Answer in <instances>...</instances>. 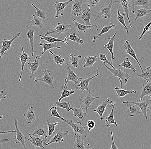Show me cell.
<instances>
[{
    "instance_id": "6da1fadb",
    "label": "cell",
    "mask_w": 151,
    "mask_h": 149,
    "mask_svg": "<svg viewBox=\"0 0 151 149\" xmlns=\"http://www.w3.org/2000/svg\"><path fill=\"white\" fill-rule=\"evenodd\" d=\"M104 66L112 73L114 77H117L119 78L121 84V88H122L123 86L126 85L128 79L131 77V75H129L127 73L124 72L120 68L116 69L109 68L106 66L105 63H104Z\"/></svg>"
},
{
    "instance_id": "7a4b0ae2",
    "label": "cell",
    "mask_w": 151,
    "mask_h": 149,
    "mask_svg": "<svg viewBox=\"0 0 151 149\" xmlns=\"http://www.w3.org/2000/svg\"><path fill=\"white\" fill-rule=\"evenodd\" d=\"M71 29V24H68V23H66V22L64 23H61L60 22H58L55 28L53 29L51 28L49 30V31L47 32V33L45 34V36L51 35H61L62 33H65Z\"/></svg>"
},
{
    "instance_id": "3957f363",
    "label": "cell",
    "mask_w": 151,
    "mask_h": 149,
    "mask_svg": "<svg viewBox=\"0 0 151 149\" xmlns=\"http://www.w3.org/2000/svg\"><path fill=\"white\" fill-rule=\"evenodd\" d=\"M122 103L126 104V112L124 114L128 117H137L142 114L140 108L135 104L128 101L123 102Z\"/></svg>"
},
{
    "instance_id": "277c9868",
    "label": "cell",
    "mask_w": 151,
    "mask_h": 149,
    "mask_svg": "<svg viewBox=\"0 0 151 149\" xmlns=\"http://www.w3.org/2000/svg\"><path fill=\"white\" fill-rule=\"evenodd\" d=\"M99 75V68H98L97 70V73L95 75H93L92 77H89L87 79L81 78L80 82L78 84L73 83V86L75 87L77 90H81L82 92L84 93L85 91H88V84L91 80L93 79L94 77H97Z\"/></svg>"
},
{
    "instance_id": "5b68a950",
    "label": "cell",
    "mask_w": 151,
    "mask_h": 149,
    "mask_svg": "<svg viewBox=\"0 0 151 149\" xmlns=\"http://www.w3.org/2000/svg\"><path fill=\"white\" fill-rule=\"evenodd\" d=\"M40 71L44 73V76L41 78L35 77V79H34V82L36 83L39 81L43 82L50 86L52 88L56 89V87L54 86L53 84L54 77L52 73H51L50 71L47 69H45L43 71L40 70Z\"/></svg>"
},
{
    "instance_id": "8992f818",
    "label": "cell",
    "mask_w": 151,
    "mask_h": 149,
    "mask_svg": "<svg viewBox=\"0 0 151 149\" xmlns=\"http://www.w3.org/2000/svg\"><path fill=\"white\" fill-rule=\"evenodd\" d=\"M113 0H111L109 4L107 5L102 6L101 7L100 12L98 13L97 17L94 19V21L100 18L109 19L112 16L111 12V7L113 4Z\"/></svg>"
},
{
    "instance_id": "52a82bcc",
    "label": "cell",
    "mask_w": 151,
    "mask_h": 149,
    "mask_svg": "<svg viewBox=\"0 0 151 149\" xmlns=\"http://www.w3.org/2000/svg\"><path fill=\"white\" fill-rule=\"evenodd\" d=\"M67 124L69 125L72 128L74 133L79 134L85 137H87L88 132L86 131V127L83 126L82 123L78 121L76 123L73 122L72 120L68 119Z\"/></svg>"
},
{
    "instance_id": "ba28073f",
    "label": "cell",
    "mask_w": 151,
    "mask_h": 149,
    "mask_svg": "<svg viewBox=\"0 0 151 149\" xmlns=\"http://www.w3.org/2000/svg\"><path fill=\"white\" fill-rule=\"evenodd\" d=\"M29 136L31 138L29 141H31L32 144L35 146L36 149L37 148V147H39L40 149H46V148L44 147L43 144L46 145L50 141V140L47 138L40 136H32L29 134Z\"/></svg>"
},
{
    "instance_id": "9c48e42d",
    "label": "cell",
    "mask_w": 151,
    "mask_h": 149,
    "mask_svg": "<svg viewBox=\"0 0 151 149\" xmlns=\"http://www.w3.org/2000/svg\"><path fill=\"white\" fill-rule=\"evenodd\" d=\"M14 124H15V129H16V135L14 136V141L16 142V144H18L19 143H21L23 146L24 149H27L28 148L26 147L25 144V140H30V139H28L27 137H25L22 132L20 131L18 126V121L17 119H14Z\"/></svg>"
},
{
    "instance_id": "30bf717a",
    "label": "cell",
    "mask_w": 151,
    "mask_h": 149,
    "mask_svg": "<svg viewBox=\"0 0 151 149\" xmlns=\"http://www.w3.org/2000/svg\"><path fill=\"white\" fill-rule=\"evenodd\" d=\"M20 35V33L17 32L13 36V37L10 40H8L6 39H4L1 45V49L0 50V58H1L4 55L6 54L5 53L6 52H7V51L9 50L11 48V45L13 41L16 39L18 38Z\"/></svg>"
},
{
    "instance_id": "8fae6325",
    "label": "cell",
    "mask_w": 151,
    "mask_h": 149,
    "mask_svg": "<svg viewBox=\"0 0 151 149\" xmlns=\"http://www.w3.org/2000/svg\"><path fill=\"white\" fill-rule=\"evenodd\" d=\"M99 96L98 97H93L91 96V91L90 90H88V92L86 96L84 97H81L78 98V100L82 102L84 105V109L85 111V115L86 116L87 113V110L89 108L90 105L91 104L92 102L97 99H100Z\"/></svg>"
},
{
    "instance_id": "7c38bea8",
    "label": "cell",
    "mask_w": 151,
    "mask_h": 149,
    "mask_svg": "<svg viewBox=\"0 0 151 149\" xmlns=\"http://www.w3.org/2000/svg\"><path fill=\"white\" fill-rule=\"evenodd\" d=\"M66 65L67 66L68 68V75L67 77L65 79V84H64V87H65L67 86V83L69 81H73L74 82V83L78 84L80 82L81 78L78 77L74 72L71 69L69 66L68 63H66Z\"/></svg>"
},
{
    "instance_id": "4fadbf2b",
    "label": "cell",
    "mask_w": 151,
    "mask_h": 149,
    "mask_svg": "<svg viewBox=\"0 0 151 149\" xmlns=\"http://www.w3.org/2000/svg\"><path fill=\"white\" fill-rule=\"evenodd\" d=\"M73 0H68L67 1L64 2H59L58 1H55V4H54L53 6L55 8L56 10V13L54 18H57L59 16H62L64 15V10L65 8L71 2H72Z\"/></svg>"
},
{
    "instance_id": "5bb4252c",
    "label": "cell",
    "mask_w": 151,
    "mask_h": 149,
    "mask_svg": "<svg viewBox=\"0 0 151 149\" xmlns=\"http://www.w3.org/2000/svg\"><path fill=\"white\" fill-rule=\"evenodd\" d=\"M133 103L135 104L138 106L143 114V117L147 120H149L148 117H147V112L148 111V108L151 104V99L144 100L143 101H141L140 102L131 101Z\"/></svg>"
},
{
    "instance_id": "9a60e30c",
    "label": "cell",
    "mask_w": 151,
    "mask_h": 149,
    "mask_svg": "<svg viewBox=\"0 0 151 149\" xmlns=\"http://www.w3.org/2000/svg\"><path fill=\"white\" fill-rule=\"evenodd\" d=\"M85 0H73L72 5L71 13V15L78 17L82 14V5Z\"/></svg>"
},
{
    "instance_id": "2e32d148",
    "label": "cell",
    "mask_w": 151,
    "mask_h": 149,
    "mask_svg": "<svg viewBox=\"0 0 151 149\" xmlns=\"http://www.w3.org/2000/svg\"><path fill=\"white\" fill-rule=\"evenodd\" d=\"M112 103L113 101H112L110 100L109 99H107L104 101L100 104L99 106L97 107V108L94 110V112H96L99 114L101 120H103L104 119L103 115L105 111H108L106 110V106L107 105H109L110 107L112 106Z\"/></svg>"
},
{
    "instance_id": "e0dca14e",
    "label": "cell",
    "mask_w": 151,
    "mask_h": 149,
    "mask_svg": "<svg viewBox=\"0 0 151 149\" xmlns=\"http://www.w3.org/2000/svg\"><path fill=\"white\" fill-rule=\"evenodd\" d=\"M82 20L88 26H90L92 24L90 23V20L91 17L93 16H96L97 15H91V10L90 6L89 5H86L84 10L82 11V14L80 15Z\"/></svg>"
},
{
    "instance_id": "ac0fdd59",
    "label": "cell",
    "mask_w": 151,
    "mask_h": 149,
    "mask_svg": "<svg viewBox=\"0 0 151 149\" xmlns=\"http://www.w3.org/2000/svg\"><path fill=\"white\" fill-rule=\"evenodd\" d=\"M73 23L74 24V27H75L76 32L79 34L83 33H85L86 31L88 29H89L90 31L91 30L93 27H96L97 29V31H99L98 26L96 24H94L90 26H88V25H84L83 24H81L76 21V20L74 19L73 20Z\"/></svg>"
},
{
    "instance_id": "d6986e66",
    "label": "cell",
    "mask_w": 151,
    "mask_h": 149,
    "mask_svg": "<svg viewBox=\"0 0 151 149\" xmlns=\"http://www.w3.org/2000/svg\"><path fill=\"white\" fill-rule=\"evenodd\" d=\"M41 55H37L34 63L28 62V68L31 71V74L29 75V79L32 78L34 76L35 73L38 70L39 66L40 60L41 58Z\"/></svg>"
},
{
    "instance_id": "ffe728a7",
    "label": "cell",
    "mask_w": 151,
    "mask_h": 149,
    "mask_svg": "<svg viewBox=\"0 0 151 149\" xmlns=\"http://www.w3.org/2000/svg\"><path fill=\"white\" fill-rule=\"evenodd\" d=\"M22 53L21 54H20L19 56L22 65L21 72L19 78V82L21 81L22 77L23 75L24 68L25 63L29 61V60H31V58L29 57L28 53L24 51L23 47L22 46Z\"/></svg>"
},
{
    "instance_id": "44dd1931",
    "label": "cell",
    "mask_w": 151,
    "mask_h": 149,
    "mask_svg": "<svg viewBox=\"0 0 151 149\" xmlns=\"http://www.w3.org/2000/svg\"><path fill=\"white\" fill-rule=\"evenodd\" d=\"M69 133V131H67L65 132L62 133L61 131L59 130L57 132L56 134L52 137L50 140V141L45 145L47 146V145L53 143H60L61 142H63L64 141V137Z\"/></svg>"
},
{
    "instance_id": "7402d4cb",
    "label": "cell",
    "mask_w": 151,
    "mask_h": 149,
    "mask_svg": "<svg viewBox=\"0 0 151 149\" xmlns=\"http://www.w3.org/2000/svg\"><path fill=\"white\" fill-rule=\"evenodd\" d=\"M142 87V92L139 96V100L140 101H142V99L145 96H148V97H151V81L147 82V84H143L141 80H139Z\"/></svg>"
},
{
    "instance_id": "603a6c76",
    "label": "cell",
    "mask_w": 151,
    "mask_h": 149,
    "mask_svg": "<svg viewBox=\"0 0 151 149\" xmlns=\"http://www.w3.org/2000/svg\"><path fill=\"white\" fill-rule=\"evenodd\" d=\"M132 12L136 16L134 19L136 21L139 18H143L146 15H150L151 14V9H147L143 7L139 10H136L134 7L132 10Z\"/></svg>"
},
{
    "instance_id": "cb8c5ba5",
    "label": "cell",
    "mask_w": 151,
    "mask_h": 149,
    "mask_svg": "<svg viewBox=\"0 0 151 149\" xmlns=\"http://www.w3.org/2000/svg\"><path fill=\"white\" fill-rule=\"evenodd\" d=\"M116 34L117 32H116L112 37L109 36L107 37L109 39L108 43L104 46V48L105 49H107L109 50L112 55V61H111V63L113 66V60L115 59V56H114V53H113V46H114V40H115V37H116Z\"/></svg>"
},
{
    "instance_id": "d4e9b609",
    "label": "cell",
    "mask_w": 151,
    "mask_h": 149,
    "mask_svg": "<svg viewBox=\"0 0 151 149\" xmlns=\"http://www.w3.org/2000/svg\"><path fill=\"white\" fill-rule=\"evenodd\" d=\"M39 45L42 46V48H43V51L40 54L41 55H43L47 50L50 49L55 48L56 50H58L61 48V46L58 45L55 42L54 43H50L47 42L46 40H41Z\"/></svg>"
},
{
    "instance_id": "484cf974",
    "label": "cell",
    "mask_w": 151,
    "mask_h": 149,
    "mask_svg": "<svg viewBox=\"0 0 151 149\" xmlns=\"http://www.w3.org/2000/svg\"><path fill=\"white\" fill-rule=\"evenodd\" d=\"M125 44L126 45V46L124 47V48H125V50H126V53L128 54V55H131L133 58H134L135 60L137 61V63L138 64L139 66V68L141 69L142 72H143L144 71H143V69H142V68L141 65H140L138 60L137 58L135 52L134 50V49L132 48L131 44H130L129 40H126L125 41Z\"/></svg>"
},
{
    "instance_id": "4316f807",
    "label": "cell",
    "mask_w": 151,
    "mask_h": 149,
    "mask_svg": "<svg viewBox=\"0 0 151 149\" xmlns=\"http://www.w3.org/2000/svg\"><path fill=\"white\" fill-rule=\"evenodd\" d=\"M116 102H114L113 105H112V111L111 112H109V115L106 117V127L107 128L110 127L112 124H114L117 127H119V125L115 122L114 118V114H113L114 108H115V106H116Z\"/></svg>"
},
{
    "instance_id": "83f0119b",
    "label": "cell",
    "mask_w": 151,
    "mask_h": 149,
    "mask_svg": "<svg viewBox=\"0 0 151 149\" xmlns=\"http://www.w3.org/2000/svg\"><path fill=\"white\" fill-rule=\"evenodd\" d=\"M23 115L28 124H30L32 122L36 120L34 107L32 106L26 112L24 113Z\"/></svg>"
},
{
    "instance_id": "f1b7e54d",
    "label": "cell",
    "mask_w": 151,
    "mask_h": 149,
    "mask_svg": "<svg viewBox=\"0 0 151 149\" xmlns=\"http://www.w3.org/2000/svg\"><path fill=\"white\" fill-rule=\"evenodd\" d=\"M26 28L28 29V32L27 33V35L29 39L30 42V46L32 50V56H34V36H35V29L32 27L26 26Z\"/></svg>"
},
{
    "instance_id": "f546056e",
    "label": "cell",
    "mask_w": 151,
    "mask_h": 149,
    "mask_svg": "<svg viewBox=\"0 0 151 149\" xmlns=\"http://www.w3.org/2000/svg\"><path fill=\"white\" fill-rule=\"evenodd\" d=\"M132 1V0H119L118 1H113V3H118L120 4L121 6H122L123 9L124 11V13L126 15V17H127V19L129 22V24H130V27L132 28V24L131 23L130 18H129V14H128V6H129V4L130 2Z\"/></svg>"
},
{
    "instance_id": "4dcf8cb0",
    "label": "cell",
    "mask_w": 151,
    "mask_h": 149,
    "mask_svg": "<svg viewBox=\"0 0 151 149\" xmlns=\"http://www.w3.org/2000/svg\"><path fill=\"white\" fill-rule=\"evenodd\" d=\"M36 35L38 37H40V39L46 40V41L49 42V43H54L55 42L59 41V42L68 44V41H65L64 40H63L61 39L55 38V37H48L47 36H43L42 35H39V34H37Z\"/></svg>"
},
{
    "instance_id": "1f68e13d",
    "label": "cell",
    "mask_w": 151,
    "mask_h": 149,
    "mask_svg": "<svg viewBox=\"0 0 151 149\" xmlns=\"http://www.w3.org/2000/svg\"><path fill=\"white\" fill-rule=\"evenodd\" d=\"M109 24H111V25H104L103 28L101 29L100 33L97 35L94 36L93 39V43H95L96 42V40L98 38H99L103 34L106 33L108 32L111 29H114L115 26H116V24H113L112 22H109Z\"/></svg>"
},
{
    "instance_id": "d6a6232c",
    "label": "cell",
    "mask_w": 151,
    "mask_h": 149,
    "mask_svg": "<svg viewBox=\"0 0 151 149\" xmlns=\"http://www.w3.org/2000/svg\"><path fill=\"white\" fill-rule=\"evenodd\" d=\"M99 60V58L97 57V55L95 56H86L84 59V61L85 62V64L83 66V68L87 67H93L94 63L97 62Z\"/></svg>"
},
{
    "instance_id": "836d02e7",
    "label": "cell",
    "mask_w": 151,
    "mask_h": 149,
    "mask_svg": "<svg viewBox=\"0 0 151 149\" xmlns=\"http://www.w3.org/2000/svg\"><path fill=\"white\" fill-rule=\"evenodd\" d=\"M116 92L117 96L118 97H123L127 94H135V93H138V91L136 90H132V91H127L124 89H122V88H119L118 87H116L114 89L113 92Z\"/></svg>"
},
{
    "instance_id": "e575fe53",
    "label": "cell",
    "mask_w": 151,
    "mask_h": 149,
    "mask_svg": "<svg viewBox=\"0 0 151 149\" xmlns=\"http://www.w3.org/2000/svg\"><path fill=\"white\" fill-rule=\"evenodd\" d=\"M75 141L73 145V148L74 149H85L84 142L80 138V134H75Z\"/></svg>"
},
{
    "instance_id": "d590c367",
    "label": "cell",
    "mask_w": 151,
    "mask_h": 149,
    "mask_svg": "<svg viewBox=\"0 0 151 149\" xmlns=\"http://www.w3.org/2000/svg\"><path fill=\"white\" fill-rule=\"evenodd\" d=\"M119 9V7L117 6V19L118 20L119 22L120 23L124 26L125 31H126V32L128 34L129 33V30H128V29H131V27L127 28V26H126V24H125V21H124V18L126 17V15H125V13H123L122 14H120V10Z\"/></svg>"
},
{
    "instance_id": "8d00e7d4",
    "label": "cell",
    "mask_w": 151,
    "mask_h": 149,
    "mask_svg": "<svg viewBox=\"0 0 151 149\" xmlns=\"http://www.w3.org/2000/svg\"><path fill=\"white\" fill-rule=\"evenodd\" d=\"M33 18L30 21L31 25L32 27L36 26L37 28L40 29H43L44 28V25L42 23L41 19L38 17L36 16H34Z\"/></svg>"
},
{
    "instance_id": "74e56055",
    "label": "cell",
    "mask_w": 151,
    "mask_h": 149,
    "mask_svg": "<svg viewBox=\"0 0 151 149\" xmlns=\"http://www.w3.org/2000/svg\"><path fill=\"white\" fill-rule=\"evenodd\" d=\"M50 53L52 55L53 57V60L55 63L57 64V66H58V65L64 66L66 64V60L62 57V56L60 55H58L53 52L52 50H50Z\"/></svg>"
},
{
    "instance_id": "f35d334b",
    "label": "cell",
    "mask_w": 151,
    "mask_h": 149,
    "mask_svg": "<svg viewBox=\"0 0 151 149\" xmlns=\"http://www.w3.org/2000/svg\"><path fill=\"white\" fill-rule=\"evenodd\" d=\"M69 57L70 63L71 65L76 68H77V67L79 66V65H78L79 60L82 58V56L80 55H75L71 53Z\"/></svg>"
},
{
    "instance_id": "ab89813d",
    "label": "cell",
    "mask_w": 151,
    "mask_h": 149,
    "mask_svg": "<svg viewBox=\"0 0 151 149\" xmlns=\"http://www.w3.org/2000/svg\"><path fill=\"white\" fill-rule=\"evenodd\" d=\"M71 110L73 112V115L75 117H77L78 118L80 119L81 120H83L84 111H85L84 108L81 106L80 108H72L71 107Z\"/></svg>"
},
{
    "instance_id": "60d3db41",
    "label": "cell",
    "mask_w": 151,
    "mask_h": 149,
    "mask_svg": "<svg viewBox=\"0 0 151 149\" xmlns=\"http://www.w3.org/2000/svg\"><path fill=\"white\" fill-rule=\"evenodd\" d=\"M76 32L74 33H71L69 35H68L66 37L64 40L65 41H68L69 40H71L72 41H74L76 43H79L80 45H82L84 43V41L83 40L81 39L79 36L76 35Z\"/></svg>"
},
{
    "instance_id": "b9f144b4",
    "label": "cell",
    "mask_w": 151,
    "mask_h": 149,
    "mask_svg": "<svg viewBox=\"0 0 151 149\" xmlns=\"http://www.w3.org/2000/svg\"><path fill=\"white\" fill-rule=\"evenodd\" d=\"M138 77L139 78H143L144 81H146V82L151 81V67H148L145 69V71L142 72L141 74L138 75Z\"/></svg>"
},
{
    "instance_id": "7bdbcfd3",
    "label": "cell",
    "mask_w": 151,
    "mask_h": 149,
    "mask_svg": "<svg viewBox=\"0 0 151 149\" xmlns=\"http://www.w3.org/2000/svg\"><path fill=\"white\" fill-rule=\"evenodd\" d=\"M150 0H136L132 2V5L129 6L128 7L132 6H143L144 8L147 9H150L149 7V1Z\"/></svg>"
},
{
    "instance_id": "ee69618b",
    "label": "cell",
    "mask_w": 151,
    "mask_h": 149,
    "mask_svg": "<svg viewBox=\"0 0 151 149\" xmlns=\"http://www.w3.org/2000/svg\"><path fill=\"white\" fill-rule=\"evenodd\" d=\"M74 92L75 91L74 90H72V89L69 90L68 89V87L66 86L65 87H64V86H62V90L61 91V96L58 99V101H61L62 99L71 96L73 94H74Z\"/></svg>"
},
{
    "instance_id": "f6af8a7d",
    "label": "cell",
    "mask_w": 151,
    "mask_h": 149,
    "mask_svg": "<svg viewBox=\"0 0 151 149\" xmlns=\"http://www.w3.org/2000/svg\"><path fill=\"white\" fill-rule=\"evenodd\" d=\"M30 134L32 136L37 135L38 136L43 137L45 138H47L48 137L46 130L40 126H38L36 128L35 130L32 133Z\"/></svg>"
},
{
    "instance_id": "bcb514c9",
    "label": "cell",
    "mask_w": 151,
    "mask_h": 149,
    "mask_svg": "<svg viewBox=\"0 0 151 149\" xmlns=\"http://www.w3.org/2000/svg\"><path fill=\"white\" fill-rule=\"evenodd\" d=\"M119 66L122 67L124 68L131 69L134 73L136 72V70L135 69L134 66L130 62L129 58H125L123 63H122L120 65H119Z\"/></svg>"
},
{
    "instance_id": "7dc6e473",
    "label": "cell",
    "mask_w": 151,
    "mask_h": 149,
    "mask_svg": "<svg viewBox=\"0 0 151 149\" xmlns=\"http://www.w3.org/2000/svg\"><path fill=\"white\" fill-rule=\"evenodd\" d=\"M58 107H57L52 106L51 107L50 109V111L51 112V117H56L58 118L59 119L63 121L64 122L67 123L68 122V119H66L62 117L59 114L57 111V109H58Z\"/></svg>"
},
{
    "instance_id": "c3c4849f",
    "label": "cell",
    "mask_w": 151,
    "mask_h": 149,
    "mask_svg": "<svg viewBox=\"0 0 151 149\" xmlns=\"http://www.w3.org/2000/svg\"><path fill=\"white\" fill-rule=\"evenodd\" d=\"M32 5L34 6L36 9V12H35V14L32 16V17L34 16H36L40 18L41 19L45 20L46 19V15L47 14V13H46L45 11H42V10L39 9L37 7L34 5L33 4H32Z\"/></svg>"
},
{
    "instance_id": "681fc988",
    "label": "cell",
    "mask_w": 151,
    "mask_h": 149,
    "mask_svg": "<svg viewBox=\"0 0 151 149\" xmlns=\"http://www.w3.org/2000/svg\"><path fill=\"white\" fill-rule=\"evenodd\" d=\"M58 119H57L56 122L55 123L52 122H50V121L47 120V128L48 129V132H49V135H48L51 136L53 134L55 133V127L56 125L58 124Z\"/></svg>"
},
{
    "instance_id": "f907efd6",
    "label": "cell",
    "mask_w": 151,
    "mask_h": 149,
    "mask_svg": "<svg viewBox=\"0 0 151 149\" xmlns=\"http://www.w3.org/2000/svg\"><path fill=\"white\" fill-rule=\"evenodd\" d=\"M54 103L56 104L58 108H62L65 109L67 111H70L71 110V107L69 102H61L54 101Z\"/></svg>"
},
{
    "instance_id": "816d5d0a",
    "label": "cell",
    "mask_w": 151,
    "mask_h": 149,
    "mask_svg": "<svg viewBox=\"0 0 151 149\" xmlns=\"http://www.w3.org/2000/svg\"><path fill=\"white\" fill-rule=\"evenodd\" d=\"M151 25V21L148 23L146 26H145L144 27V29H143V31H142V32L141 34V35L139 36V40L142 39V38L143 37V36L145 35V34L146 33V32H149L150 31V26Z\"/></svg>"
},
{
    "instance_id": "f5cc1de1",
    "label": "cell",
    "mask_w": 151,
    "mask_h": 149,
    "mask_svg": "<svg viewBox=\"0 0 151 149\" xmlns=\"http://www.w3.org/2000/svg\"><path fill=\"white\" fill-rule=\"evenodd\" d=\"M86 125L88 128V131L87 132L88 133L91 131V130H93L95 128V126H96V123L94 120H90L88 121L87 123H86Z\"/></svg>"
},
{
    "instance_id": "db71d44e",
    "label": "cell",
    "mask_w": 151,
    "mask_h": 149,
    "mask_svg": "<svg viewBox=\"0 0 151 149\" xmlns=\"http://www.w3.org/2000/svg\"><path fill=\"white\" fill-rule=\"evenodd\" d=\"M100 58L101 61H103L104 63H107V64H108L109 66H111V67L113 68V69H115V68L113 67V65L111 64V63H110V62L108 61V59L106 58L105 54H104L100 53Z\"/></svg>"
},
{
    "instance_id": "11a10c76",
    "label": "cell",
    "mask_w": 151,
    "mask_h": 149,
    "mask_svg": "<svg viewBox=\"0 0 151 149\" xmlns=\"http://www.w3.org/2000/svg\"><path fill=\"white\" fill-rule=\"evenodd\" d=\"M101 0H87V1H85L86 5H89L90 6H94L99 4Z\"/></svg>"
},
{
    "instance_id": "9f6ffc18",
    "label": "cell",
    "mask_w": 151,
    "mask_h": 149,
    "mask_svg": "<svg viewBox=\"0 0 151 149\" xmlns=\"http://www.w3.org/2000/svg\"><path fill=\"white\" fill-rule=\"evenodd\" d=\"M110 132H111V136L112 139V146H111L110 149H118V147H117L115 143H114V138H113V132H112V130H110Z\"/></svg>"
},
{
    "instance_id": "6f0895ef",
    "label": "cell",
    "mask_w": 151,
    "mask_h": 149,
    "mask_svg": "<svg viewBox=\"0 0 151 149\" xmlns=\"http://www.w3.org/2000/svg\"><path fill=\"white\" fill-rule=\"evenodd\" d=\"M12 139L11 138H7V139H1L0 138V144L6 143V142H12Z\"/></svg>"
},
{
    "instance_id": "680465c9",
    "label": "cell",
    "mask_w": 151,
    "mask_h": 149,
    "mask_svg": "<svg viewBox=\"0 0 151 149\" xmlns=\"http://www.w3.org/2000/svg\"><path fill=\"white\" fill-rule=\"evenodd\" d=\"M14 132H16V130H13V131H0V134H6V133H14Z\"/></svg>"
},
{
    "instance_id": "91938a15",
    "label": "cell",
    "mask_w": 151,
    "mask_h": 149,
    "mask_svg": "<svg viewBox=\"0 0 151 149\" xmlns=\"http://www.w3.org/2000/svg\"><path fill=\"white\" fill-rule=\"evenodd\" d=\"M2 99H6L7 98L4 96V91L0 90V101Z\"/></svg>"
},
{
    "instance_id": "94428289",
    "label": "cell",
    "mask_w": 151,
    "mask_h": 149,
    "mask_svg": "<svg viewBox=\"0 0 151 149\" xmlns=\"http://www.w3.org/2000/svg\"><path fill=\"white\" fill-rule=\"evenodd\" d=\"M148 110V111H150L151 112V104L148 107V110Z\"/></svg>"
},
{
    "instance_id": "6125c7cd",
    "label": "cell",
    "mask_w": 151,
    "mask_h": 149,
    "mask_svg": "<svg viewBox=\"0 0 151 149\" xmlns=\"http://www.w3.org/2000/svg\"><path fill=\"white\" fill-rule=\"evenodd\" d=\"M3 116L2 115H0V119L3 118Z\"/></svg>"
}]
</instances>
